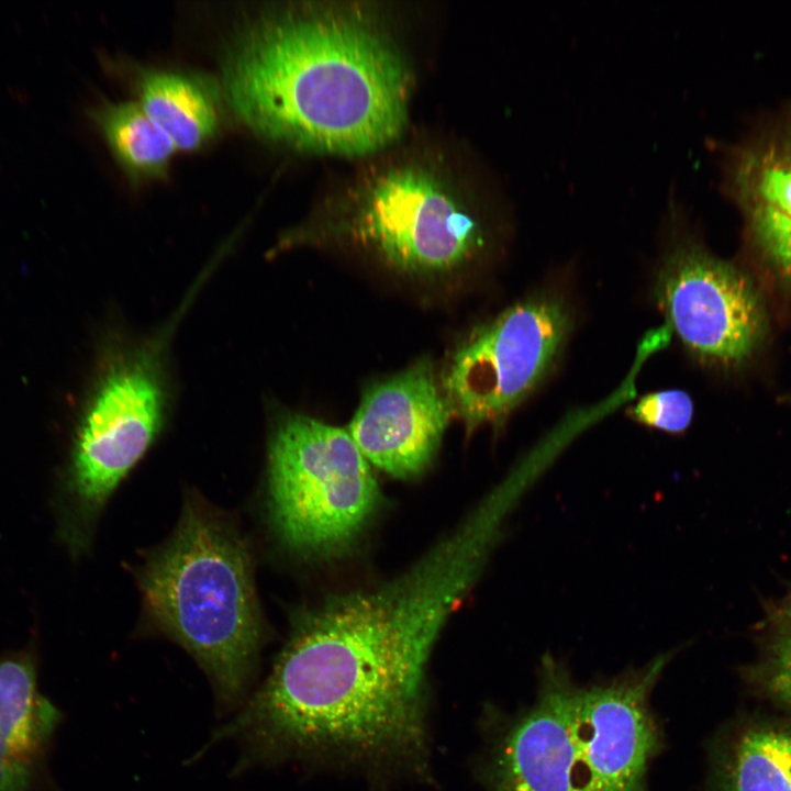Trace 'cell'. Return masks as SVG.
Wrapping results in <instances>:
<instances>
[{"label":"cell","instance_id":"9","mask_svg":"<svg viewBox=\"0 0 791 791\" xmlns=\"http://www.w3.org/2000/svg\"><path fill=\"white\" fill-rule=\"evenodd\" d=\"M669 659L661 655L602 684L572 683V736L591 791H647L661 739L649 698Z\"/></svg>","mask_w":791,"mask_h":791},{"label":"cell","instance_id":"1","mask_svg":"<svg viewBox=\"0 0 791 791\" xmlns=\"http://www.w3.org/2000/svg\"><path fill=\"white\" fill-rule=\"evenodd\" d=\"M444 627L419 591L386 582L327 599L294 626L263 686L212 735L235 773L325 754L411 755L424 740V680Z\"/></svg>","mask_w":791,"mask_h":791},{"label":"cell","instance_id":"12","mask_svg":"<svg viewBox=\"0 0 791 791\" xmlns=\"http://www.w3.org/2000/svg\"><path fill=\"white\" fill-rule=\"evenodd\" d=\"M36 640L0 653V791H33L60 722L38 690Z\"/></svg>","mask_w":791,"mask_h":791},{"label":"cell","instance_id":"14","mask_svg":"<svg viewBox=\"0 0 791 791\" xmlns=\"http://www.w3.org/2000/svg\"><path fill=\"white\" fill-rule=\"evenodd\" d=\"M138 90L140 104L176 148L199 149L216 133L219 93L210 79L179 71H146Z\"/></svg>","mask_w":791,"mask_h":791},{"label":"cell","instance_id":"6","mask_svg":"<svg viewBox=\"0 0 791 791\" xmlns=\"http://www.w3.org/2000/svg\"><path fill=\"white\" fill-rule=\"evenodd\" d=\"M159 360L154 346L116 360L81 421L56 492L57 534L73 553L86 546L91 523L161 428Z\"/></svg>","mask_w":791,"mask_h":791},{"label":"cell","instance_id":"11","mask_svg":"<svg viewBox=\"0 0 791 791\" xmlns=\"http://www.w3.org/2000/svg\"><path fill=\"white\" fill-rule=\"evenodd\" d=\"M572 683L560 662L543 660L536 702L493 749L490 791H591L572 736Z\"/></svg>","mask_w":791,"mask_h":791},{"label":"cell","instance_id":"4","mask_svg":"<svg viewBox=\"0 0 791 791\" xmlns=\"http://www.w3.org/2000/svg\"><path fill=\"white\" fill-rule=\"evenodd\" d=\"M380 501L370 464L346 427L288 413L268 447V508L274 531L292 552L343 554Z\"/></svg>","mask_w":791,"mask_h":791},{"label":"cell","instance_id":"19","mask_svg":"<svg viewBox=\"0 0 791 791\" xmlns=\"http://www.w3.org/2000/svg\"><path fill=\"white\" fill-rule=\"evenodd\" d=\"M779 615L787 622V624H791V599L781 609Z\"/></svg>","mask_w":791,"mask_h":791},{"label":"cell","instance_id":"8","mask_svg":"<svg viewBox=\"0 0 791 791\" xmlns=\"http://www.w3.org/2000/svg\"><path fill=\"white\" fill-rule=\"evenodd\" d=\"M673 231V229H672ZM655 294L682 344L702 360L746 359L761 341L764 311L747 278L672 232Z\"/></svg>","mask_w":791,"mask_h":791},{"label":"cell","instance_id":"17","mask_svg":"<svg viewBox=\"0 0 791 791\" xmlns=\"http://www.w3.org/2000/svg\"><path fill=\"white\" fill-rule=\"evenodd\" d=\"M631 415L649 427L678 434L690 425L693 403L684 391H657L642 397L631 410Z\"/></svg>","mask_w":791,"mask_h":791},{"label":"cell","instance_id":"3","mask_svg":"<svg viewBox=\"0 0 791 791\" xmlns=\"http://www.w3.org/2000/svg\"><path fill=\"white\" fill-rule=\"evenodd\" d=\"M146 608L198 661L220 715L249 697L263 626L248 550L226 522L188 502L140 573Z\"/></svg>","mask_w":791,"mask_h":791},{"label":"cell","instance_id":"18","mask_svg":"<svg viewBox=\"0 0 791 791\" xmlns=\"http://www.w3.org/2000/svg\"><path fill=\"white\" fill-rule=\"evenodd\" d=\"M766 667L769 692L791 708V624L775 639Z\"/></svg>","mask_w":791,"mask_h":791},{"label":"cell","instance_id":"2","mask_svg":"<svg viewBox=\"0 0 791 791\" xmlns=\"http://www.w3.org/2000/svg\"><path fill=\"white\" fill-rule=\"evenodd\" d=\"M225 97L258 135L307 152L359 156L406 123L408 70L371 27L325 13L263 15L222 65Z\"/></svg>","mask_w":791,"mask_h":791},{"label":"cell","instance_id":"7","mask_svg":"<svg viewBox=\"0 0 791 791\" xmlns=\"http://www.w3.org/2000/svg\"><path fill=\"white\" fill-rule=\"evenodd\" d=\"M571 327L562 299L539 293L506 308L456 345L439 379L467 434L506 422L553 369Z\"/></svg>","mask_w":791,"mask_h":791},{"label":"cell","instance_id":"15","mask_svg":"<svg viewBox=\"0 0 791 791\" xmlns=\"http://www.w3.org/2000/svg\"><path fill=\"white\" fill-rule=\"evenodd\" d=\"M91 115L116 160L132 179L166 176L176 147L140 102L104 103Z\"/></svg>","mask_w":791,"mask_h":791},{"label":"cell","instance_id":"5","mask_svg":"<svg viewBox=\"0 0 791 791\" xmlns=\"http://www.w3.org/2000/svg\"><path fill=\"white\" fill-rule=\"evenodd\" d=\"M337 232L387 275L421 286L460 281L489 246L486 225L417 168L377 177Z\"/></svg>","mask_w":791,"mask_h":791},{"label":"cell","instance_id":"10","mask_svg":"<svg viewBox=\"0 0 791 791\" xmlns=\"http://www.w3.org/2000/svg\"><path fill=\"white\" fill-rule=\"evenodd\" d=\"M453 419L439 372L421 359L370 385L346 428L370 465L411 479L432 465Z\"/></svg>","mask_w":791,"mask_h":791},{"label":"cell","instance_id":"13","mask_svg":"<svg viewBox=\"0 0 791 791\" xmlns=\"http://www.w3.org/2000/svg\"><path fill=\"white\" fill-rule=\"evenodd\" d=\"M733 187L758 246L791 285V130L742 154Z\"/></svg>","mask_w":791,"mask_h":791},{"label":"cell","instance_id":"16","mask_svg":"<svg viewBox=\"0 0 791 791\" xmlns=\"http://www.w3.org/2000/svg\"><path fill=\"white\" fill-rule=\"evenodd\" d=\"M721 791H791V735L745 733L725 762Z\"/></svg>","mask_w":791,"mask_h":791}]
</instances>
